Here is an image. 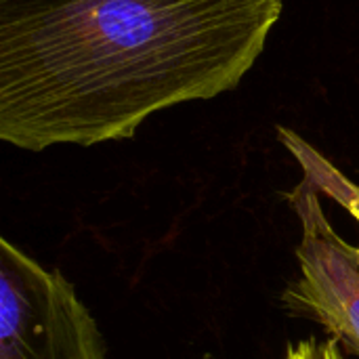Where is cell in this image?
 Returning a JSON list of instances; mask_svg holds the SVG:
<instances>
[{
  "label": "cell",
  "mask_w": 359,
  "mask_h": 359,
  "mask_svg": "<svg viewBox=\"0 0 359 359\" xmlns=\"http://www.w3.org/2000/svg\"><path fill=\"white\" fill-rule=\"evenodd\" d=\"M284 0H0V139L27 151L135 137L233 90Z\"/></svg>",
  "instance_id": "1"
},
{
  "label": "cell",
  "mask_w": 359,
  "mask_h": 359,
  "mask_svg": "<svg viewBox=\"0 0 359 359\" xmlns=\"http://www.w3.org/2000/svg\"><path fill=\"white\" fill-rule=\"evenodd\" d=\"M0 359H107L95 318L67 278L0 240Z\"/></svg>",
  "instance_id": "2"
},
{
  "label": "cell",
  "mask_w": 359,
  "mask_h": 359,
  "mask_svg": "<svg viewBox=\"0 0 359 359\" xmlns=\"http://www.w3.org/2000/svg\"><path fill=\"white\" fill-rule=\"evenodd\" d=\"M286 200L294 208L303 236L297 246L299 278L286 288L290 311L320 322L332 339L359 358V257L330 225L320 191L303 179Z\"/></svg>",
  "instance_id": "3"
},
{
  "label": "cell",
  "mask_w": 359,
  "mask_h": 359,
  "mask_svg": "<svg viewBox=\"0 0 359 359\" xmlns=\"http://www.w3.org/2000/svg\"><path fill=\"white\" fill-rule=\"evenodd\" d=\"M278 139L297 158L303 168V179H307L320 194L328 196L341 204L359 223V185L345 177L326 156H322L309 141L286 126H278ZM359 257V246H358Z\"/></svg>",
  "instance_id": "4"
},
{
  "label": "cell",
  "mask_w": 359,
  "mask_h": 359,
  "mask_svg": "<svg viewBox=\"0 0 359 359\" xmlns=\"http://www.w3.org/2000/svg\"><path fill=\"white\" fill-rule=\"evenodd\" d=\"M341 343L337 339L328 341H316L307 339L297 345H290L286 351V359H343Z\"/></svg>",
  "instance_id": "5"
}]
</instances>
